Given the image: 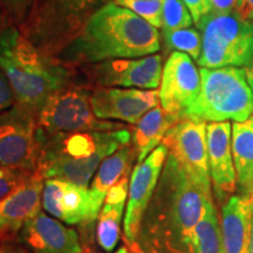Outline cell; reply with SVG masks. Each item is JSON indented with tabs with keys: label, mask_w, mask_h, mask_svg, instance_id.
I'll return each mask as SVG.
<instances>
[{
	"label": "cell",
	"mask_w": 253,
	"mask_h": 253,
	"mask_svg": "<svg viewBox=\"0 0 253 253\" xmlns=\"http://www.w3.org/2000/svg\"><path fill=\"white\" fill-rule=\"evenodd\" d=\"M161 34L130 9L110 1L84 21L60 58L69 62L99 63L114 59H135L156 54Z\"/></svg>",
	"instance_id": "cell-1"
},
{
	"label": "cell",
	"mask_w": 253,
	"mask_h": 253,
	"mask_svg": "<svg viewBox=\"0 0 253 253\" xmlns=\"http://www.w3.org/2000/svg\"><path fill=\"white\" fill-rule=\"evenodd\" d=\"M130 141L131 132L126 128L61 134H46L39 129L36 172L42 178L61 179L88 189L100 164Z\"/></svg>",
	"instance_id": "cell-2"
},
{
	"label": "cell",
	"mask_w": 253,
	"mask_h": 253,
	"mask_svg": "<svg viewBox=\"0 0 253 253\" xmlns=\"http://www.w3.org/2000/svg\"><path fill=\"white\" fill-rule=\"evenodd\" d=\"M0 69L19 104L38 113L53 94L67 86L69 72L43 54L15 27H0Z\"/></svg>",
	"instance_id": "cell-3"
},
{
	"label": "cell",
	"mask_w": 253,
	"mask_h": 253,
	"mask_svg": "<svg viewBox=\"0 0 253 253\" xmlns=\"http://www.w3.org/2000/svg\"><path fill=\"white\" fill-rule=\"evenodd\" d=\"M202 86L182 119L202 122H244L253 115V91L240 67L199 68Z\"/></svg>",
	"instance_id": "cell-4"
},
{
	"label": "cell",
	"mask_w": 253,
	"mask_h": 253,
	"mask_svg": "<svg viewBox=\"0 0 253 253\" xmlns=\"http://www.w3.org/2000/svg\"><path fill=\"white\" fill-rule=\"evenodd\" d=\"M202 36L197 65L203 68L246 67L253 59V23L235 12L211 11L196 25Z\"/></svg>",
	"instance_id": "cell-5"
},
{
	"label": "cell",
	"mask_w": 253,
	"mask_h": 253,
	"mask_svg": "<svg viewBox=\"0 0 253 253\" xmlns=\"http://www.w3.org/2000/svg\"><path fill=\"white\" fill-rule=\"evenodd\" d=\"M38 126L46 134L75 131H112L126 128L95 116L90 95L79 87H65L56 91L38 112Z\"/></svg>",
	"instance_id": "cell-6"
},
{
	"label": "cell",
	"mask_w": 253,
	"mask_h": 253,
	"mask_svg": "<svg viewBox=\"0 0 253 253\" xmlns=\"http://www.w3.org/2000/svg\"><path fill=\"white\" fill-rule=\"evenodd\" d=\"M39 151L36 110L17 103L0 114V166L36 172Z\"/></svg>",
	"instance_id": "cell-7"
},
{
	"label": "cell",
	"mask_w": 253,
	"mask_h": 253,
	"mask_svg": "<svg viewBox=\"0 0 253 253\" xmlns=\"http://www.w3.org/2000/svg\"><path fill=\"white\" fill-rule=\"evenodd\" d=\"M207 126L205 122L183 118L170 128L162 144L168 149V158L196 181L211 185Z\"/></svg>",
	"instance_id": "cell-8"
},
{
	"label": "cell",
	"mask_w": 253,
	"mask_h": 253,
	"mask_svg": "<svg viewBox=\"0 0 253 253\" xmlns=\"http://www.w3.org/2000/svg\"><path fill=\"white\" fill-rule=\"evenodd\" d=\"M87 17L86 0H33L28 39L39 48L73 33Z\"/></svg>",
	"instance_id": "cell-9"
},
{
	"label": "cell",
	"mask_w": 253,
	"mask_h": 253,
	"mask_svg": "<svg viewBox=\"0 0 253 253\" xmlns=\"http://www.w3.org/2000/svg\"><path fill=\"white\" fill-rule=\"evenodd\" d=\"M168 156V149L161 143L144 161L137 163L129 178L128 205L123 218V236L128 248L140 231L144 212L156 191Z\"/></svg>",
	"instance_id": "cell-10"
},
{
	"label": "cell",
	"mask_w": 253,
	"mask_h": 253,
	"mask_svg": "<svg viewBox=\"0 0 253 253\" xmlns=\"http://www.w3.org/2000/svg\"><path fill=\"white\" fill-rule=\"evenodd\" d=\"M202 80L194 60L182 52H171L163 66L160 104L167 113L182 119L201 91Z\"/></svg>",
	"instance_id": "cell-11"
},
{
	"label": "cell",
	"mask_w": 253,
	"mask_h": 253,
	"mask_svg": "<svg viewBox=\"0 0 253 253\" xmlns=\"http://www.w3.org/2000/svg\"><path fill=\"white\" fill-rule=\"evenodd\" d=\"M90 103L96 118L136 125L160 104V94L156 89L102 86L90 94Z\"/></svg>",
	"instance_id": "cell-12"
},
{
	"label": "cell",
	"mask_w": 253,
	"mask_h": 253,
	"mask_svg": "<svg viewBox=\"0 0 253 253\" xmlns=\"http://www.w3.org/2000/svg\"><path fill=\"white\" fill-rule=\"evenodd\" d=\"M91 73L103 87L156 89L162 80L163 56L107 60L95 65Z\"/></svg>",
	"instance_id": "cell-13"
},
{
	"label": "cell",
	"mask_w": 253,
	"mask_h": 253,
	"mask_svg": "<svg viewBox=\"0 0 253 253\" xmlns=\"http://www.w3.org/2000/svg\"><path fill=\"white\" fill-rule=\"evenodd\" d=\"M18 243L30 253H82L77 231L43 212L19 231Z\"/></svg>",
	"instance_id": "cell-14"
},
{
	"label": "cell",
	"mask_w": 253,
	"mask_h": 253,
	"mask_svg": "<svg viewBox=\"0 0 253 253\" xmlns=\"http://www.w3.org/2000/svg\"><path fill=\"white\" fill-rule=\"evenodd\" d=\"M42 207L47 212L69 225H91L95 221L88 189L61 179H46Z\"/></svg>",
	"instance_id": "cell-15"
},
{
	"label": "cell",
	"mask_w": 253,
	"mask_h": 253,
	"mask_svg": "<svg viewBox=\"0 0 253 253\" xmlns=\"http://www.w3.org/2000/svg\"><path fill=\"white\" fill-rule=\"evenodd\" d=\"M210 176L219 199L233 194L237 175L232 155V126L229 121L211 122L207 126Z\"/></svg>",
	"instance_id": "cell-16"
},
{
	"label": "cell",
	"mask_w": 253,
	"mask_h": 253,
	"mask_svg": "<svg viewBox=\"0 0 253 253\" xmlns=\"http://www.w3.org/2000/svg\"><path fill=\"white\" fill-rule=\"evenodd\" d=\"M43 178L34 172L0 202V237L18 235L28 220L41 212Z\"/></svg>",
	"instance_id": "cell-17"
},
{
	"label": "cell",
	"mask_w": 253,
	"mask_h": 253,
	"mask_svg": "<svg viewBox=\"0 0 253 253\" xmlns=\"http://www.w3.org/2000/svg\"><path fill=\"white\" fill-rule=\"evenodd\" d=\"M253 219V197L233 196L223 208L221 240L224 253H249Z\"/></svg>",
	"instance_id": "cell-18"
},
{
	"label": "cell",
	"mask_w": 253,
	"mask_h": 253,
	"mask_svg": "<svg viewBox=\"0 0 253 253\" xmlns=\"http://www.w3.org/2000/svg\"><path fill=\"white\" fill-rule=\"evenodd\" d=\"M137 161V154L134 147L129 143L120 148L100 164L90 183L89 197L91 203V214L94 220L97 219L101 208L108 191L122 177L129 175L131 164Z\"/></svg>",
	"instance_id": "cell-19"
},
{
	"label": "cell",
	"mask_w": 253,
	"mask_h": 253,
	"mask_svg": "<svg viewBox=\"0 0 253 253\" xmlns=\"http://www.w3.org/2000/svg\"><path fill=\"white\" fill-rule=\"evenodd\" d=\"M129 192V175L122 177L109 190L97 217L96 240L103 251L112 252L118 245L121 221Z\"/></svg>",
	"instance_id": "cell-20"
},
{
	"label": "cell",
	"mask_w": 253,
	"mask_h": 253,
	"mask_svg": "<svg viewBox=\"0 0 253 253\" xmlns=\"http://www.w3.org/2000/svg\"><path fill=\"white\" fill-rule=\"evenodd\" d=\"M181 118L167 113L157 106L136 123L131 134V145L137 154V163L147 158L162 143L164 136Z\"/></svg>",
	"instance_id": "cell-21"
},
{
	"label": "cell",
	"mask_w": 253,
	"mask_h": 253,
	"mask_svg": "<svg viewBox=\"0 0 253 253\" xmlns=\"http://www.w3.org/2000/svg\"><path fill=\"white\" fill-rule=\"evenodd\" d=\"M232 155L240 196L253 197V116L232 126Z\"/></svg>",
	"instance_id": "cell-22"
},
{
	"label": "cell",
	"mask_w": 253,
	"mask_h": 253,
	"mask_svg": "<svg viewBox=\"0 0 253 253\" xmlns=\"http://www.w3.org/2000/svg\"><path fill=\"white\" fill-rule=\"evenodd\" d=\"M186 253H224L221 230L213 202H210L205 214L195 227Z\"/></svg>",
	"instance_id": "cell-23"
},
{
	"label": "cell",
	"mask_w": 253,
	"mask_h": 253,
	"mask_svg": "<svg viewBox=\"0 0 253 253\" xmlns=\"http://www.w3.org/2000/svg\"><path fill=\"white\" fill-rule=\"evenodd\" d=\"M164 48L168 52H182L197 61L202 53V36L197 28L162 31Z\"/></svg>",
	"instance_id": "cell-24"
},
{
	"label": "cell",
	"mask_w": 253,
	"mask_h": 253,
	"mask_svg": "<svg viewBox=\"0 0 253 253\" xmlns=\"http://www.w3.org/2000/svg\"><path fill=\"white\" fill-rule=\"evenodd\" d=\"M194 19L183 0H164L162 31H175L191 27Z\"/></svg>",
	"instance_id": "cell-25"
},
{
	"label": "cell",
	"mask_w": 253,
	"mask_h": 253,
	"mask_svg": "<svg viewBox=\"0 0 253 253\" xmlns=\"http://www.w3.org/2000/svg\"><path fill=\"white\" fill-rule=\"evenodd\" d=\"M115 2L130 9L156 28H162L164 0H115Z\"/></svg>",
	"instance_id": "cell-26"
},
{
	"label": "cell",
	"mask_w": 253,
	"mask_h": 253,
	"mask_svg": "<svg viewBox=\"0 0 253 253\" xmlns=\"http://www.w3.org/2000/svg\"><path fill=\"white\" fill-rule=\"evenodd\" d=\"M34 172L12 169L0 166V202L14 191L21 183L33 175Z\"/></svg>",
	"instance_id": "cell-27"
},
{
	"label": "cell",
	"mask_w": 253,
	"mask_h": 253,
	"mask_svg": "<svg viewBox=\"0 0 253 253\" xmlns=\"http://www.w3.org/2000/svg\"><path fill=\"white\" fill-rule=\"evenodd\" d=\"M14 100L15 95L11 84L6 78L5 73L0 69V114L13 107Z\"/></svg>",
	"instance_id": "cell-28"
},
{
	"label": "cell",
	"mask_w": 253,
	"mask_h": 253,
	"mask_svg": "<svg viewBox=\"0 0 253 253\" xmlns=\"http://www.w3.org/2000/svg\"><path fill=\"white\" fill-rule=\"evenodd\" d=\"M183 2L189 8L196 25L202 20V18H204L212 11L211 0H183Z\"/></svg>",
	"instance_id": "cell-29"
},
{
	"label": "cell",
	"mask_w": 253,
	"mask_h": 253,
	"mask_svg": "<svg viewBox=\"0 0 253 253\" xmlns=\"http://www.w3.org/2000/svg\"><path fill=\"white\" fill-rule=\"evenodd\" d=\"M6 9H8L15 18L23 19L26 15L27 9L30 8L32 0H0Z\"/></svg>",
	"instance_id": "cell-30"
},
{
	"label": "cell",
	"mask_w": 253,
	"mask_h": 253,
	"mask_svg": "<svg viewBox=\"0 0 253 253\" xmlns=\"http://www.w3.org/2000/svg\"><path fill=\"white\" fill-rule=\"evenodd\" d=\"M235 13L243 20L253 23V0H235Z\"/></svg>",
	"instance_id": "cell-31"
},
{
	"label": "cell",
	"mask_w": 253,
	"mask_h": 253,
	"mask_svg": "<svg viewBox=\"0 0 253 253\" xmlns=\"http://www.w3.org/2000/svg\"><path fill=\"white\" fill-rule=\"evenodd\" d=\"M212 11L217 13H232L235 12V0H211Z\"/></svg>",
	"instance_id": "cell-32"
},
{
	"label": "cell",
	"mask_w": 253,
	"mask_h": 253,
	"mask_svg": "<svg viewBox=\"0 0 253 253\" xmlns=\"http://www.w3.org/2000/svg\"><path fill=\"white\" fill-rule=\"evenodd\" d=\"M0 253H30L19 243L0 240Z\"/></svg>",
	"instance_id": "cell-33"
},
{
	"label": "cell",
	"mask_w": 253,
	"mask_h": 253,
	"mask_svg": "<svg viewBox=\"0 0 253 253\" xmlns=\"http://www.w3.org/2000/svg\"><path fill=\"white\" fill-rule=\"evenodd\" d=\"M108 2H110V0H86V12L88 18H89L96 9L102 7L103 5L108 4Z\"/></svg>",
	"instance_id": "cell-34"
},
{
	"label": "cell",
	"mask_w": 253,
	"mask_h": 253,
	"mask_svg": "<svg viewBox=\"0 0 253 253\" xmlns=\"http://www.w3.org/2000/svg\"><path fill=\"white\" fill-rule=\"evenodd\" d=\"M244 71H245V75H246V79H248L250 87H251V89L253 91V59L251 60V62L246 66V67H244Z\"/></svg>",
	"instance_id": "cell-35"
},
{
	"label": "cell",
	"mask_w": 253,
	"mask_h": 253,
	"mask_svg": "<svg viewBox=\"0 0 253 253\" xmlns=\"http://www.w3.org/2000/svg\"><path fill=\"white\" fill-rule=\"evenodd\" d=\"M253 253V219H252V230H251V242H250V252Z\"/></svg>",
	"instance_id": "cell-36"
},
{
	"label": "cell",
	"mask_w": 253,
	"mask_h": 253,
	"mask_svg": "<svg viewBox=\"0 0 253 253\" xmlns=\"http://www.w3.org/2000/svg\"><path fill=\"white\" fill-rule=\"evenodd\" d=\"M115 253H130V252H129V250H126V246H122V248H120Z\"/></svg>",
	"instance_id": "cell-37"
}]
</instances>
